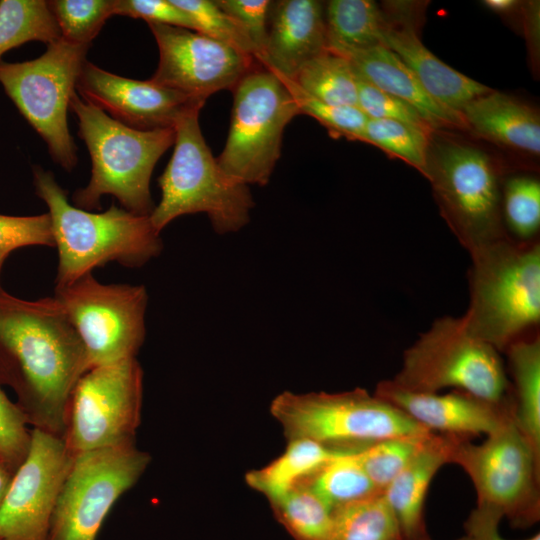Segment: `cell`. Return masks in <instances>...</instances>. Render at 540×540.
Here are the masks:
<instances>
[{
  "label": "cell",
  "mask_w": 540,
  "mask_h": 540,
  "mask_svg": "<svg viewBox=\"0 0 540 540\" xmlns=\"http://www.w3.org/2000/svg\"><path fill=\"white\" fill-rule=\"evenodd\" d=\"M88 370L83 344L55 297L24 300L0 285V384L28 425L63 437L72 390Z\"/></svg>",
  "instance_id": "1"
},
{
  "label": "cell",
  "mask_w": 540,
  "mask_h": 540,
  "mask_svg": "<svg viewBox=\"0 0 540 540\" xmlns=\"http://www.w3.org/2000/svg\"><path fill=\"white\" fill-rule=\"evenodd\" d=\"M32 170L35 193L48 207L58 251L55 287L110 262L139 268L161 253L163 243L150 216L115 204L100 213L78 208L68 201L51 171L36 165Z\"/></svg>",
  "instance_id": "2"
},
{
  "label": "cell",
  "mask_w": 540,
  "mask_h": 540,
  "mask_svg": "<svg viewBox=\"0 0 540 540\" xmlns=\"http://www.w3.org/2000/svg\"><path fill=\"white\" fill-rule=\"evenodd\" d=\"M69 108L78 119V135L91 158V177L85 187L73 193L74 206L87 211L99 209L101 198L108 194L123 209L150 216L155 208L151 176L160 157L174 144V128L128 127L76 92Z\"/></svg>",
  "instance_id": "3"
},
{
  "label": "cell",
  "mask_w": 540,
  "mask_h": 540,
  "mask_svg": "<svg viewBox=\"0 0 540 540\" xmlns=\"http://www.w3.org/2000/svg\"><path fill=\"white\" fill-rule=\"evenodd\" d=\"M469 254L467 329L506 350L540 320V244L508 237Z\"/></svg>",
  "instance_id": "4"
},
{
  "label": "cell",
  "mask_w": 540,
  "mask_h": 540,
  "mask_svg": "<svg viewBox=\"0 0 540 540\" xmlns=\"http://www.w3.org/2000/svg\"><path fill=\"white\" fill-rule=\"evenodd\" d=\"M201 107L191 106L174 125V151L158 178L161 199L150 214L160 233L171 221L205 213L218 234L239 231L255 203L248 185L226 174L211 153L199 124Z\"/></svg>",
  "instance_id": "5"
},
{
  "label": "cell",
  "mask_w": 540,
  "mask_h": 540,
  "mask_svg": "<svg viewBox=\"0 0 540 540\" xmlns=\"http://www.w3.org/2000/svg\"><path fill=\"white\" fill-rule=\"evenodd\" d=\"M270 413L288 440L309 439L352 452L382 440L432 432L361 388L340 393L284 391L272 400Z\"/></svg>",
  "instance_id": "6"
},
{
  "label": "cell",
  "mask_w": 540,
  "mask_h": 540,
  "mask_svg": "<svg viewBox=\"0 0 540 540\" xmlns=\"http://www.w3.org/2000/svg\"><path fill=\"white\" fill-rule=\"evenodd\" d=\"M426 178L441 215L469 253L509 237L502 218L503 184L485 151L432 136Z\"/></svg>",
  "instance_id": "7"
},
{
  "label": "cell",
  "mask_w": 540,
  "mask_h": 540,
  "mask_svg": "<svg viewBox=\"0 0 540 540\" xmlns=\"http://www.w3.org/2000/svg\"><path fill=\"white\" fill-rule=\"evenodd\" d=\"M391 381L419 393L454 388L496 403L513 398L499 352L473 336L463 316L435 320L405 351Z\"/></svg>",
  "instance_id": "8"
},
{
  "label": "cell",
  "mask_w": 540,
  "mask_h": 540,
  "mask_svg": "<svg viewBox=\"0 0 540 540\" xmlns=\"http://www.w3.org/2000/svg\"><path fill=\"white\" fill-rule=\"evenodd\" d=\"M450 463L470 477L477 494L475 515L525 528L540 517L538 456L514 423L508 422L480 444L459 438Z\"/></svg>",
  "instance_id": "9"
},
{
  "label": "cell",
  "mask_w": 540,
  "mask_h": 540,
  "mask_svg": "<svg viewBox=\"0 0 540 540\" xmlns=\"http://www.w3.org/2000/svg\"><path fill=\"white\" fill-rule=\"evenodd\" d=\"M89 47L60 37L35 59H0V84L5 93L44 140L52 159L67 171L78 162L67 112Z\"/></svg>",
  "instance_id": "10"
},
{
  "label": "cell",
  "mask_w": 540,
  "mask_h": 540,
  "mask_svg": "<svg viewBox=\"0 0 540 540\" xmlns=\"http://www.w3.org/2000/svg\"><path fill=\"white\" fill-rule=\"evenodd\" d=\"M232 92L229 132L217 162L239 182L264 186L280 158L284 129L300 110L281 79L260 65Z\"/></svg>",
  "instance_id": "11"
},
{
  "label": "cell",
  "mask_w": 540,
  "mask_h": 540,
  "mask_svg": "<svg viewBox=\"0 0 540 540\" xmlns=\"http://www.w3.org/2000/svg\"><path fill=\"white\" fill-rule=\"evenodd\" d=\"M143 370L131 357L88 369L75 384L62 439L72 455L135 443Z\"/></svg>",
  "instance_id": "12"
},
{
  "label": "cell",
  "mask_w": 540,
  "mask_h": 540,
  "mask_svg": "<svg viewBox=\"0 0 540 540\" xmlns=\"http://www.w3.org/2000/svg\"><path fill=\"white\" fill-rule=\"evenodd\" d=\"M133 444L73 455L51 520L48 540H96L110 510L149 466Z\"/></svg>",
  "instance_id": "13"
},
{
  "label": "cell",
  "mask_w": 540,
  "mask_h": 540,
  "mask_svg": "<svg viewBox=\"0 0 540 540\" xmlns=\"http://www.w3.org/2000/svg\"><path fill=\"white\" fill-rule=\"evenodd\" d=\"M86 354L88 369L136 357L146 334L143 285L103 284L92 273L55 287Z\"/></svg>",
  "instance_id": "14"
},
{
  "label": "cell",
  "mask_w": 540,
  "mask_h": 540,
  "mask_svg": "<svg viewBox=\"0 0 540 540\" xmlns=\"http://www.w3.org/2000/svg\"><path fill=\"white\" fill-rule=\"evenodd\" d=\"M159 50L151 82L204 106L220 90H233L259 64L226 44L186 28L148 23Z\"/></svg>",
  "instance_id": "15"
},
{
  "label": "cell",
  "mask_w": 540,
  "mask_h": 540,
  "mask_svg": "<svg viewBox=\"0 0 540 540\" xmlns=\"http://www.w3.org/2000/svg\"><path fill=\"white\" fill-rule=\"evenodd\" d=\"M72 459L60 436L31 429L27 455L14 472L0 505V540H48Z\"/></svg>",
  "instance_id": "16"
},
{
  "label": "cell",
  "mask_w": 540,
  "mask_h": 540,
  "mask_svg": "<svg viewBox=\"0 0 540 540\" xmlns=\"http://www.w3.org/2000/svg\"><path fill=\"white\" fill-rule=\"evenodd\" d=\"M80 97L113 119L138 130L174 128L189 107L198 106L185 95L157 85L108 72L86 61L77 81Z\"/></svg>",
  "instance_id": "17"
},
{
  "label": "cell",
  "mask_w": 540,
  "mask_h": 540,
  "mask_svg": "<svg viewBox=\"0 0 540 540\" xmlns=\"http://www.w3.org/2000/svg\"><path fill=\"white\" fill-rule=\"evenodd\" d=\"M425 6L418 1L385 2L383 46L398 56L433 98L460 112L469 101L492 89L446 65L426 48L419 34Z\"/></svg>",
  "instance_id": "18"
},
{
  "label": "cell",
  "mask_w": 540,
  "mask_h": 540,
  "mask_svg": "<svg viewBox=\"0 0 540 540\" xmlns=\"http://www.w3.org/2000/svg\"><path fill=\"white\" fill-rule=\"evenodd\" d=\"M374 395L393 405L429 431L471 439L490 435L514 420V399L491 402L471 393H419L380 382Z\"/></svg>",
  "instance_id": "19"
},
{
  "label": "cell",
  "mask_w": 540,
  "mask_h": 540,
  "mask_svg": "<svg viewBox=\"0 0 540 540\" xmlns=\"http://www.w3.org/2000/svg\"><path fill=\"white\" fill-rule=\"evenodd\" d=\"M326 49L321 1L271 2L262 67L293 80L306 62Z\"/></svg>",
  "instance_id": "20"
},
{
  "label": "cell",
  "mask_w": 540,
  "mask_h": 540,
  "mask_svg": "<svg viewBox=\"0 0 540 540\" xmlns=\"http://www.w3.org/2000/svg\"><path fill=\"white\" fill-rule=\"evenodd\" d=\"M459 436L432 432L421 449L382 492L397 520L402 540H431L424 508L437 471L450 463Z\"/></svg>",
  "instance_id": "21"
},
{
  "label": "cell",
  "mask_w": 540,
  "mask_h": 540,
  "mask_svg": "<svg viewBox=\"0 0 540 540\" xmlns=\"http://www.w3.org/2000/svg\"><path fill=\"white\" fill-rule=\"evenodd\" d=\"M342 56L368 82L414 107L435 131L468 128L460 112L433 98L416 75L385 46L355 50Z\"/></svg>",
  "instance_id": "22"
},
{
  "label": "cell",
  "mask_w": 540,
  "mask_h": 540,
  "mask_svg": "<svg viewBox=\"0 0 540 540\" xmlns=\"http://www.w3.org/2000/svg\"><path fill=\"white\" fill-rule=\"evenodd\" d=\"M467 127L494 143L538 156L540 118L527 104L510 95L490 91L463 106Z\"/></svg>",
  "instance_id": "23"
},
{
  "label": "cell",
  "mask_w": 540,
  "mask_h": 540,
  "mask_svg": "<svg viewBox=\"0 0 540 540\" xmlns=\"http://www.w3.org/2000/svg\"><path fill=\"white\" fill-rule=\"evenodd\" d=\"M346 453L355 452L335 449L309 439L288 440L280 456L264 467L248 472L245 480L249 487L272 503L324 464Z\"/></svg>",
  "instance_id": "24"
},
{
  "label": "cell",
  "mask_w": 540,
  "mask_h": 540,
  "mask_svg": "<svg viewBox=\"0 0 540 540\" xmlns=\"http://www.w3.org/2000/svg\"><path fill=\"white\" fill-rule=\"evenodd\" d=\"M513 378L514 423L540 456V339L523 336L505 350Z\"/></svg>",
  "instance_id": "25"
},
{
  "label": "cell",
  "mask_w": 540,
  "mask_h": 540,
  "mask_svg": "<svg viewBox=\"0 0 540 540\" xmlns=\"http://www.w3.org/2000/svg\"><path fill=\"white\" fill-rule=\"evenodd\" d=\"M326 48L344 55L382 45L386 20L372 0H330L324 5Z\"/></svg>",
  "instance_id": "26"
},
{
  "label": "cell",
  "mask_w": 540,
  "mask_h": 540,
  "mask_svg": "<svg viewBox=\"0 0 540 540\" xmlns=\"http://www.w3.org/2000/svg\"><path fill=\"white\" fill-rule=\"evenodd\" d=\"M356 453H346L330 460L299 484L307 487L331 512L382 493L362 468Z\"/></svg>",
  "instance_id": "27"
},
{
  "label": "cell",
  "mask_w": 540,
  "mask_h": 540,
  "mask_svg": "<svg viewBox=\"0 0 540 540\" xmlns=\"http://www.w3.org/2000/svg\"><path fill=\"white\" fill-rule=\"evenodd\" d=\"M293 80L325 103L357 107L355 72L350 61L340 54L324 50L306 62Z\"/></svg>",
  "instance_id": "28"
},
{
  "label": "cell",
  "mask_w": 540,
  "mask_h": 540,
  "mask_svg": "<svg viewBox=\"0 0 540 540\" xmlns=\"http://www.w3.org/2000/svg\"><path fill=\"white\" fill-rule=\"evenodd\" d=\"M60 37L48 1L0 0V59L7 51L27 42L49 44Z\"/></svg>",
  "instance_id": "29"
},
{
  "label": "cell",
  "mask_w": 540,
  "mask_h": 540,
  "mask_svg": "<svg viewBox=\"0 0 540 540\" xmlns=\"http://www.w3.org/2000/svg\"><path fill=\"white\" fill-rule=\"evenodd\" d=\"M332 519L333 540H402L382 493L334 509Z\"/></svg>",
  "instance_id": "30"
},
{
  "label": "cell",
  "mask_w": 540,
  "mask_h": 540,
  "mask_svg": "<svg viewBox=\"0 0 540 540\" xmlns=\"http://www.w3.org/2000/svg\"><path fill=\"white\" fill-rule=\"evenodd\" d=\"M270 504L278 521L296 540H333L331 510L304 485L298 484Z\"/></svg>",
  "instance_id": "31"
},
{
  "label": "cell",
  "mask_w": 540,
  "mask_h": 540,
  "mask_svg": "<svg viewBox=\"0 0 540 540\" xmlns=\"http://www.w3.org/2000/svg\"><path fill=\"white\" fill-rule=\"evenodd\" d=\"M502 218L506 233L517 241L536 240L540 228V182L532 176L508 178L502 185Z\"/></svg>",
  "instance_id": "32"
},
{
  "label": "cell",
  "mask_w": 540,
  "mask_h": 540,
  "mask_svg": "<svg viewBox=\"0 0 540 540\" xmlns=\"http://www.w3.org/2000/svg\"><path fill=\"white\" fill-rule=\"evenodd\" d=\"M433 134L394 120L368 119L364 142L402 159L426 177L427 156Z\"/></svg>",
  "instance_id": "33"
},
{
  "label": "cell",
  "mask_w": 540,
  "mask_h": 540,
  "mask_svg": "<svg viewBox=\"0 0 540 540\" xmlns=\"http://www.w3.org/2000/svg\"><path fill=\"white\" fill-rule=\"evenodd\" d=\"M116 4L117 0L48 1L61 37L80 45H91L106 20L115 15Z\"/></svg>",
  "instance_id": "34"
},
{
  "label": "cell",
  "mask_w": 540,
  "mask_h": 540,
  "mask_svg": "<svg viewBox=\"0 0 540 540\" xmlns=\"http://www.w3.org/2000/svg\"><path fill=\"white\" fill-rule=\"evenodd\" d=\"M431 433L382 440L357 452L356 456L370 480L383 492L417 454Z\"/></svg>",
  "instance_id": "35"
},
{
  "label": "cell",
  "mask_w": 540,
  "mask_h": 540,
  "mask_svg": "<svg viewBox=\"0 0 540 540\" xmlns=\"http://www.w3.org/2000/svg\"><path fill=\"white\" fill-rule=\"evenodd\" d=\"M278 77L292 95L301 114L316 119L332 137H345L349 140L364 142L368 118L358 107L325 103L305 92L294 80Z\"/></svg>",
  "instance_id": "36"
},
{
  "label": "cell",
  "mask_w": 540,
  "mask_h": 540,
  "mask_svg": "<svg viewBox=\"0 0 540 540\" xmlns=\"http://www.w3.org/2000/svg\"><path fill=\"white\" fill-rule=\"evenodd\" d=\"M193 20L196 30L255 59L254 46L246 31L211 0H172Z\"/></svg>",
  "instance_id": "37"
},
{
  "label": "cell",
  "mask_w": 540,
  "mask_h": 540,
  "mask_svg": "<svg viewBox=\"0 0 540 540\" xmlns=\"http://www.w3.org/2000/svg\"><path fill=\"white\" fill-rule=\"evenodd\" d=\"M354 72L357 88V107L368 119L394 120L430 134L435 132L414 107L380 90L364 79L355 69Z\"/></svg>",
  "instance_id": "38"
},
{
  "label": "cell",
  "mask_w": 540,
  "mask_h": 540,
  "mask_svg": "<svg viewBox=\"0 0 540 540\" xmlns=\"http://www.w3.org/2000/svg\"><path fill=\"white\" fill-rule=\"evenodd\" d=\"M27 246L54 247L48 212L34 216L0 214V249L11 253L17 248Z\"/></svg>",
  "instance_id": "39"
},
{
  "label": "cell",
  "mask_w": 540,
  "mask_h": 540,
  "mask_svg": "<svg viewBox=\"0 0 540 540\" xmlns=\"http://www.w3.org/2000/svg\"><path fill=\"white\" fill-rule=\"evenodd\" d=\"M17 406L0 384V458L17 469L25 459L31 440V430Z\"/></svg>",
  "instance_id": "40"
},
{
  "label": "cell",
  "mask_w": 540,
  "mask_h": 540,
  "mask_svg": "<svg viewBox=\"0 0 540 540\" xmlns=\"http://www.w3.org/2000/svg\"><path fill=\"white\" fill-rule=\"evenodd\" d=\"M215 2L246 31L255 49V60L260 65L265 52L268 16L272 1L215 0Z\"/></svg>",
  "instance_id": "41"
},
{
  "label": "cell",
  "mask_w": 540,
  "mask_h": 540,
  "mask_svg": "<svg viewBox=\"0 0 540 540\" xmlns=\"http://www.w3.org/2000/svg\"><path fill=\"white\" fill-rule=\"evenodd\" d=\"M115 15L196 30L192 18L172 0H117Z\"/></svg>",
  "instance_id": "42"
},
{
  "label": "cell",
  "mask_w": 540,
  "mask_h": 540,
  "mask_svg": "<svg viewBox=\"0 0 540 540\" xmlns=\"http://www.w3.org/2000/svg\"><path fill=\"white\" fill-rule=\"evenodd\" d=\"M522 22L529 57L533 69H539L540 54V4L539 1L521 2Z\"/></svg>",
  "instance_id": "43"
},
{
  "label": "cell",
  "mask_w": 540,
  "mask_h": 540,
  "mask_svg": "<svg viewBox=\"0 0 540 540\" xmlns=\"http://www.w3.org/2000/svg\"><path fill=\"white\" fill-rule=\"evenodd\" d=\"M498 525L499 523L473 517L471 514L464 524L466 534L474 537L476 540H509L499 534ZM524 540H540V535L537 533L531 538Z\"/></svg>",
  "instance_id": "44"
},
{
  "label": "cell",
  "mask_w": 540,
  "mask_h": 540,
  "mask_svg": "<svg viewBox=\"0 0 540 540\" xmlns=\"http://www.w3.org/2000/svg\"><path fill=\"white\" fill-rule=\"evenodd\" d=\"M482 3L491 11L501 15L511 14L521 4V2L516 0H485Z\"/></svg>",
  "instance_id": "45"
},
{
  "label": "cell",
  "mask_w": 540,
  "mask_h": 540,
  "mask_svg": "<svg viewBox=\"0 0 540 540\" xmlns=\"http://www.w3.org/2000/svg\"><path fill=\"white\" fill-rule=\"evenodd\" d=\"M15 471L16 469L0 458V505Z\"/></svg>",
  "instance_id": "46"
},
{
  "label": "cell",
  "mask_w": 540,
  "mask_h": 540,
  "mask_svg": "<svg viewBox=\"0 0 540 540\" xmlns=\"http://www.w3.org/2000/svg\"><path fill=\"white\" fill-rule=\"evenodd\" d=\"M9 254H10V252L0 249V272L2 270V267H3L4 263H5V260L9 256Z\"/></svg>",
  "instance_id": "47"
},
{
  "label": "cell",
  "mask_w": 540,
  "mask_h": 540,
  "mask_svg": "<svg viewBox=\"0 0 540 540\" xmlns=\"http://www.w3.org/2000/svg\"><path fill=\"white\" fill-rule=\"evenodd\" d=\"M456 540H476L474 537L470 536V535H465V536H462Z\"/></svg>",
  "instance_id": "48"
}]
</instances>
